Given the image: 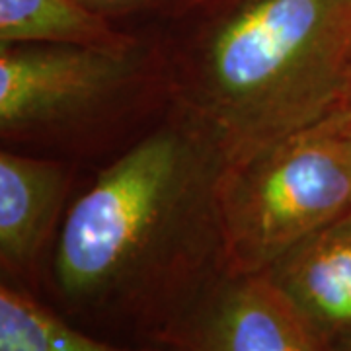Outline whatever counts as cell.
<instances>
[{
	"label": "cell",
	"instance_id": "obj_8",
	"mask_svg": "<svg viewBox=\"0 0 351 351\" xmlns=\"http://www.w3.org/2000/svg\"><path fill=\"white\" fill-rule=\"evenodd\" d=\"M0 351H168L133 346L92 334L29 289L2 279L0 285Z\"/></svg>",
	"mask_w": 351,
	"mask_h": 351
},
{
	"label": "cell",
	"instance_id": "obj_6",
	"mask_svg": "<svg viewBox=\"0 0 351 351\" xmlns=\"http://www.w3.org/2000/svg\"><path fill=\"white\" fill-rule=\"evenodd\" d=\"M168 351H332L262 276L215 285L164 346Z\"/></svg>",
	"mask_w": 351,
	"mask_h": 351
},
{
	"label": "cell",
	"instance_id": "obj_9",
	"mask_svg": "<svg viewBox=\"0 0 351 351\" xmlns=\"http://www.w3.org/2000/svg\"><path fill=\"white\" fill-rule=\"evenodd\" d=\"M137 36L76 0H0V45L63 43L125 47Z\"/></svg>",
	"mask_w": 351,
	"mask_h": 351
},
{
	"label": "cell",
	"instance_id": "obj_12",
	"mask_svg": "<svg viewBox=\"0 0 351 351\" xmlns=\"http://www.w3.org/2000/svg\"><path fill=\"white\" fill-rule=\"evenodd\" d=\"M332 351H351V336L332 343Z\"/></svg>",
	"mask_w": 351,
	"mask_h": 351
},
{
	"label": "cell",
	"instance_id": "obj_1",
	"mask_svg": "<svg viewBox=\"0 0 351 351\" xmlns=\"http://www.w3.org/2000/svg\"><path fill=\"white\" fill-rule=\"evenodd\" d=\"M225 164L174 108L121 149L64 213L45 279L57 311L101 338L164 348L226 276Z\"/></svg>",
	"mask_w": 351,
	"mask_h": 351
},
{
	"label": "cell",
	"instance_id": "obj_2",
	"mask_svg": "<svg viewBox=\"0 0 351 351\" xmlns=\"http://www.w3.org/2000/svg\"><path fill=\"white\" fill-rule=\"evenodd\" d=\"M164 39L172 108L226 162L324 119L351 57V0H205Z\"/></svg>",
	"mask_w": 351,
	"mask_h": 351
},
{
	"label": "cell",
	"instance_id": "obj_7",
	"mask_svg": "<svg viewBox=\"0 0 351 351\" xmlns=\"http://www.w3.org/2000/svg\"><path fill=\"white\" fill-rule=\"evenodd\" d=\"M262 276L330 346L351 336V211L293 246Z\"/></svg>",
	"mask_w": 351,
	"mask_h": 351
},
{
	"label": "cell",
	"instance_id": "obj_10",
	"mask_svg": "<svg viewBox=\"0 0 351 351\" xmlns=\"http://www.w3.org/2000/svg\"><path fill=\"white\" fill-rule=\"evenodd\" d=\"M92 12L101 14L108 20L149 12H174L186 16L205 0H76Z\"/></svg>",
	"mask_w": 351,
	"mask_h": 351
},
{
	"label": "cell",
	"instance_id": "obj_3",
	"mask_svg": "<svg viewBox=\"0 0 351 351\" xmlns=\"http://www.w3.org/2000/svg\"><path fill=\"white\" fill-rule=\"evenodd\" d=\"M172 108L164 39L125 47L0 45L4 147L75 162L108 151Z\"/></svg>",
	"mask_w": 351,
	"mask_h": 351
},
{
	"label": "cell",
	"instance_id": "obj_5",
	"mask_svg": "<svg viewBox=\"0 0 351 351\" xmlns=\"http://www.w3.org/2000/svg\"><path fill=\"white\" fill-rule=\"evenodd\" d=\"M75 172L71 160L8 147L0 151V265L10 283L36 295L47 279Z\"/></svg>",
	"mask_w": 351,
	"mask_h": 351
},
{
	"label": "cell",
	"instance_id": "obj_4",
	"mask_svg": "<svg viewBox=\"0 0 351 351\" xmlns=\"http://www.w3.org/2000/svg\"><path fill=\"white\" fill-rule=\"evenodd\" d=\"M219 211L226 274L258 276L351 211V123L332 112L225 164Z\"/></svg>",
	"mask_w": 351,
	"mask_h": 351
},
{
	"label": "cell",
	"instance_id": "obj_11",
	"mask_svg": "<svg viewBox=\"0 0 351 351\" xmlns=\"http://www.w3.org/2000/svg\"><path fill=\"white\" fill-rule=\"evenodd\" d=\"M334 112L341 113L348 121L351 123V57L350 64H348V75H346V84H343V92H341V98H339L338 108Z\"/></svg>",
	"mask_w": 351,
	"mask_h": 351
}]
</instances>
